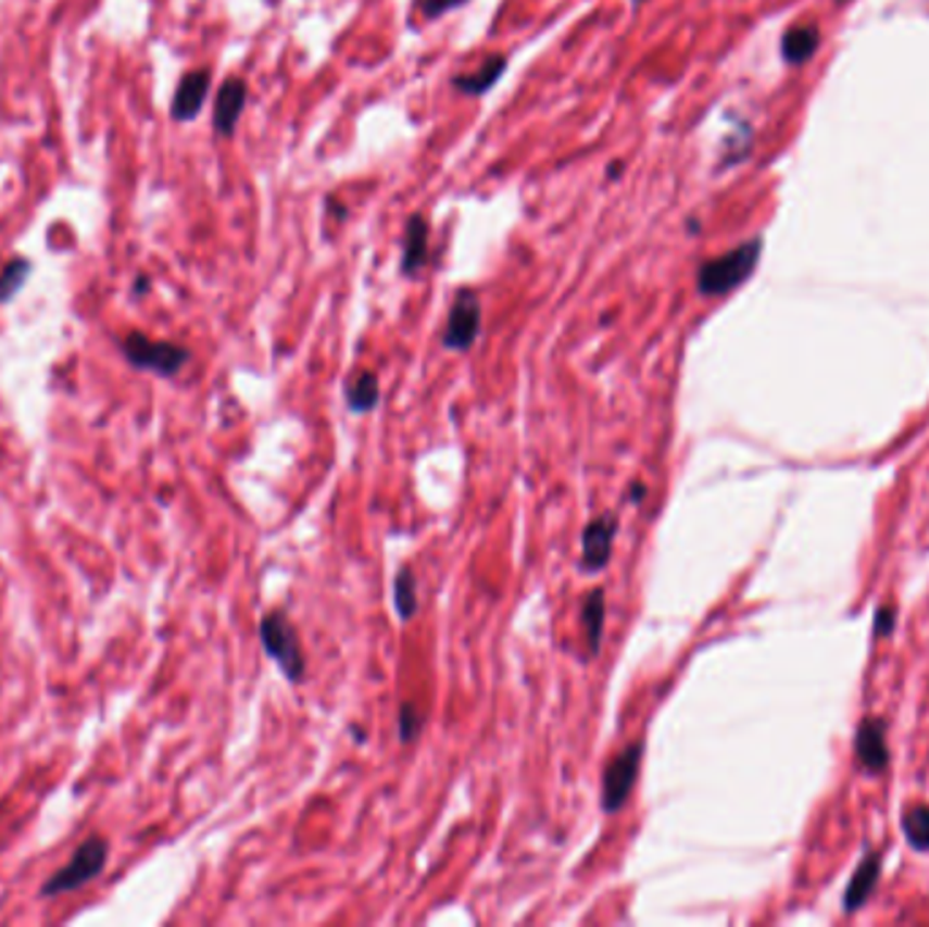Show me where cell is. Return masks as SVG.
I'll return each mask as SVG.
<instances>
[{
  "label": "cell",
  "mask_w": 929,
  "mask_h": 927,
  "mask_svg": "<svg viewBox=\"0 0 929 927\" xmlns=\"http://www.w3.org/2000/svg\"><path fill=\"white\" fill-rule=\"evenodd\" d=\"M834 3H848V0H834Z\"/></svg>",
  "instance_id": "cell-27"
},
{
  "label": "cell",
  "mask_w": 929,
  "mask_h": 927,
  "mask_svg": "<svg viewBox=\"0 0 929 927\" xmlns=\"http://www.w3.org/2000/svg\"><path fill=\"white\" fill-rule=\"evenodd\" d=\"M326 210H329V213H335L337 221H346V215H348L346 204H340V199H335V197H326Z\"/></svg>",
  "instance_id": "cell-23"
},
{
  "label": "cell",
  "mask_w": 929,
  "mask_h": 927,
  "mask_svg": "<svg viewBox=\"0 0 929 927\" xmlns=\"http://www.w3.org/2000/svg\"><path fill=\"white\" fill-rule=\"evenodd\" d=\"M422 731V713H418L413 704H405V707L400 710V737L402 742H411L416 740V735Z\"/></svg>",
  "instance_id": "cell-20"
},
{
  "label": "cell",
  "mask_w": 929,
  "mask_h": 927,
  "mask_svg": "<svg viewBox=\"0 0 929 927\" xmlns=\"http://www.w3.org/2000/svg\"><path fill=\"white\" fill-rule=\"evenodd\" d=\"M856 762L862 764L864 773L880 775L889 767V746H886V721L883 718H864L856 729L853 740Z\"/></svg>",
  "instance_id": "cell-8"
},
{
  "label": "cell",
  "mask_w": 929,
  "mask_h": 927,
  "mask_svg": "<svg viewBox=\"0 0 929 927\" xmlns=\"http://www.w3.org/2000/svg\"><path fill=\"white\" fill-rule=\"evenodd\" d=\"M120 349H123L125 360H128L130 365L163 378L177 376L190 362L188 349H183V346L177 343H166V340H150L141 333H130L128 338H123Z\"/></svg>",
  "instance_id": "cell-2"
},
{
  "label": "cell",
  "mask_w": 929,
  "mask_h": 927,
  "mask_svg": "<svg viewBox=\"0 0 929 927\" xmlns=\"http://www.w3.org/2000/svg\"><path fill=\"white\" fill-rule=\"evenodd\" d=\"M894 623H896V606L883 604L878 612H875V637H889L891 631H894Z\"/></svg>",
  "instance_id": "cell-22"
},
{
  "label": "cell",
  "mask_w": 929,
  "mask_h": 927,
  "mask_svg": "<svg viewBox=\"0 0 929 927\" xmlns=\"http://www.w3.org/2000/svg\"><path fill=\"white\" fill-rule=\"evenodd\" d=\"M902 835L911 843V849L929 851V805H913L902 816Z\"/></svg>",
  "instance_id": "cell-17"
},
{
  "label": "cell",
  "mask_w": 929,
  "mask_h": 927,
  "mask_svg": "<svg viewBox=\"0 0 929 927\" xmlns=\"http://www.w3.org/2000/svg\"><path fill=\"white\" fill-rule=\"evenodd\" d=\"M378 398H380V387H378V376H375V373L359 371L346 381V403L351 411H359V414H364V411L375 409Z\"/></svg>",
  "instance_id": "cell-15"
},
{
  "label": "cell",
  "mask_w": 929,
  "mask_h": 927,
  "mask_svg": "<svg viewBox=\"0 0 929 927\" xmlns=\"http://www.w3.org/2000/svg\"><path fill=\"white\" fill-rule=\"evenodd\" d=\"M880 870H883V856H880V851H867L864 860L858 862L856 873L851 876L845 898H842V909H845L848 914H853V911H858L867 903L869 894L875 892V884L880 881Z\"/></svg>",
  "instance_id": "cell-12"
},
{
  "label": "cell",
  "mask_w": 929,
  "mask_h": 927,
  "mask_svg": "<svg viewBox=\"0 0 929 927\" xmlns=\"http://www.w3.org/2000/svg\"><path fill=\"white\" fill-rule=\"evenodd\" d=\"M641 759H644V740H636L608 762V767L603 769V786H601L603 811L614 813L625 805L628 794L633 791L636 778H639Z\"/></svg>",
  "instance_id": "cell-5"
},
{
  "label": "cell",
  "mask_w": 929,
  "mask_h": 927,
  "mask_svg": "<svg viewBox=\"0 0 929 927\" xmlns=\"http://www.w3.org/2000/svg\"><path fill=\"white\" fill-rule=\"evenodd\" d=\"M465 3H470V0H418V12L427 20H438L454 9L465 7Z\"/></svg>",
  "instance_id": "cell-21"
},
{
  "label": "cell",
  "mask_w": 929,
  "mask_h": 927,
  "mask_svg": "<svg viewBox=\"0 0 929 927\" xmlns=\"http://www.w3.org/2000/svg\"><path fill=\"white\" fill-rule=\"evenodd\" d=\"M764 253V242L761 237L742 242V246L731 248V251L720 253L715 259H706L695 270V289L701 297H723L731 295L733 289L753 278L755 267Z\"/></svg>",
  "instance_id": "cell-1"
},
{
  "label": "cell",
  "mask_w": 929,
  "mask_h": 927,
  "mask_svg": "<svg viewBox=\"0 0 929 927\" xmlns=\"http://www.w3.org/2000/svg\"><path fill=\"white\" fill-rule=\"evenodd\" d=\"M244 101H248V85L239 77H228L215 96V112H212V126L221 137H234L237 123L242 117Z\"/></svg>",
  "instance_id": "cell-11"
},
{
  "label": "cell",
  "mask_w": 929,
  "mask_h": 927,
  "mask_svg": "<svg viewBox=\"0 0 929 927\" xmlns=\"http://www.w3.org/2000/svg\"><path fill=\"white\" fill-rule=\"evenodd\" d=\"M633 3H646V0H633Z\"/></svg>",
  "instance_id": "cell-26"
},
{
  "label": "cell",
  "mask_w": 929,
  "mask_h": 927,
  "mask_svg": "<svg viewBox=\"0 0 929 927\" xmlns=\"http://www.w3.org/2000/svg\"><path fill=\"white\" fill-rule=\"evenodd\" d=\"M429 259V221L422 213L407 215L405 229H402V259L400 273L405 278H416Z\"/></svg>",
  "instance_id": "cell-9"
},
{
  "label": "cell",
  "mask_w": 929,
  "mask_h": 927,
  "mask_svg": "<svg viewBox=\"0 0 929 927\" xmlns=\"http://www.w3.org/2000/svg\"><path fill=\"white\" fill-rule=\"evenodd\" d=\"M818 47H820L818 25H793V28H788L786 34H782V41H780L782 61H786L788 66H804V63L818 52Z\"/></svg>",
  "instance_id": "cell-14"
},
{
  "label": "cell",
  "mask_w": 929,
  "mask_h": 927,
  "mask_svg": "<svg viewBox=\"0 0 929 927\" xmlns=\"http://www.w3.org/2000/svg\"><path fill=\"white\" fill-rule=\"evenodd\" d=\"M394 606L400 621H411L418 610V596H416V577H413L411 566H402L400 574L394 579Z\"/></svg>",
  "instance_id": "cell-18"
},
{
  "label": "cell",
  "mask_w": 929,
  "mask_h": 927,
  "mask_svg": "<svg viewBox=\"0 0 929 927\" xmlns=\"http://www.w3.org/2000/svg\"><path fill=\"white\" fill-rule=\"evenodd\" d=\"M505 68H509V58H505L503 52H498V55H489L487 61L478 66V72L460 74V77L451 79V88H454L456 93H465V96H484L500 83Z\"/></svg>",
  "instance_id": "cell-13"
},
{
  "label": "cell",
  "mask_w": 929,
  "mask_h": 927,
  "mask_svg": "<svg viewBox=\"0 0 929 927\" xmlns=\"http://www.w3.org/2000/svg\"><path fill=\"white\" fill-rule=\"evenodd\" d=\"M481 333V297L473 289L456 291L443 329V346L449 351H467Z\"/></svg>",
  "instance_id": "cell-6"
},
{
  "label": "cell",
  "mask_w": 929,
  "mask_h": 927,
  "mask_svg": "<svg viewBox=\"0 0 929 927\" xmlns=\"http://www.w3.org/2000/svg\"><path fill=\"white\" fill-rule=\"evenodd\" d=\"M106 856H109L106 840L101 838L85 840V843L74 851L68 865L60 867V870L43 884L41 894L43 898H54V894H63V892H71V889L85 887L87 881H92V878L103 870Z\"/></svg>",
  "instance_id": "cell-4"
},
{
  "label": "cell",
  "mask_w": 929,
  "mask_h": 927,
  "mask_svg": "<svg viewBox=\"0 0 929 927\" xmlns=\"http://www.w3.org/2000/svg\"><path fill=\"white\" fill-rule=\"evenodd\" d=\"M27 275H30V262H25V259H14V262L5 264L3 273H0V302H9L25 286Z\"/></svg>",
  "instance_id": "cell-19"
},
{
  "label": "cell",
  "mask_w": 929,
  "mask_h": 927,
  "mask_svg": "<svg viewBox=\"0 0 929 927\" xmlns=\"http://www.w3.org/2000/svg\"><path fill=\"white\" fill-rule=\"evenodd\" d=\"M603 621H606V601H603V590L595 588L585 601V610H581V623H585L587 634V648L590 653H598L603 637Z\"/></svg>",
  "instance_id": "cell-16"
},
{
  "label": "cell",
  "mask_w": 929,
  "mask_h": 927,
  "mask_svg": "<svg viewBox=\"0 0 929 927\" xmlns=\"http://www.w3.org/2000/svg\"><path fill=\"white\" fill-rule=\"evenodd\" d=\"M623 172H625V164H623V161H612V164L606 166V180H608V183L619 180V175H623Z\"/></svg>",
  "instance_id": "cell-24"
},
{
  "label": "cell",
  "mask_w": 929,
  "mask_h": 927,
  "mask_svg": "<svg viewBox=\"0 0 929 927\" xmlns=\"http://www.w3.org/2000/svg\"><path fill=\"white\" fill-rule=\"evenodd\" d=\"M261 644L266 653L277 661L283 675L291 682H299L304 677V653L299 644L297 628L291 626L283 612H269L261 621Z\"/></svg>",
  "instance_id": "cell-3"
},
{
  "label": "cell",
  "mask_w": 929,
  "mask_h": 927,
  "mask_svg": "<svg viewBox=\"0 0 929 927\" xmlns=\"http://www.w3.org/2000/svg\"><path fill=\"white\" fill-rule=\"evenodd\" d=\"M688 231H690V235H699V224H695V218H690Z\"/></svg>",
  "instance_id": "cell-25"
},
{
  "label": "cell",
  "mask_w": 929,
  "mask_h": 927,
  "mask_svg": "<svg viewBox=\"0 0 929 927\" xmlns=\"http://www.w3.org/2000/svg\"><path fill=\"white\" fill-rule=\"evenodd\" d=\"M210 85H212V74L210 68H196V72H188L183 79H179L177 90H174V99H172V117L177 123H188L196 121V115L201 112V107H204L206 93H210Z\"/></svg>",
  "instance_id": "cell-10"
},
{
  "label": "cell",
  "mask_w": 929,
  "mask_h": 927,
  "mask_svg": "<svg viewBox=\"0 0 929 927\" xmlns=\"http://www.w3.org/2000/svg\"><path fill=\"white\" fill-rule=\"evenodd\" d=\"M617 528V514H601V517L587 523L585 534H581V568L585 572H601L606 566L608 558H612Z\"/></svg>",
  "instance_id": "cell-7"
}]
</instances>
